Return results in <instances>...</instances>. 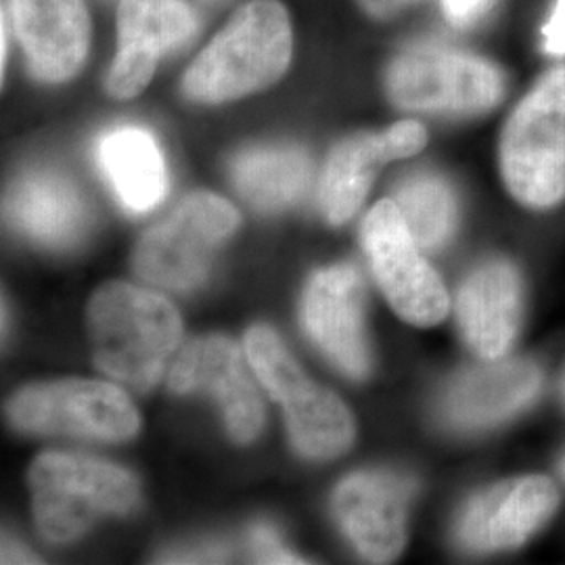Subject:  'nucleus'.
Wrapping results in <instances>:
<instances>
[{"mask_svg": "<svg viewBox=\"0 0 565 565\" xmlns=\"http://www.w3.org/2000/svg\"><path fill=\"white\" fill-rule=\"evenodd\" d=\"M88 324L95 363L111 380L147 392L181 345L177 308L160 294L128 282H107L93 296Z\"/></svg>", "mask_w": 565, "mask_h": 565, "instance_id": "nucleus-1", "label": "nucleus"}, {"mask_svg": "<svg viewBox=\"0 0 565 565\" xmlns=\"http://www.w3.org/2000/svg\"><path fill=\"white\" fill-rule=\"evenodd\" d=\"M499 172L507 193L527 210L565 202V63L532 82L507 116Z\"/></svg>", "mask_w": 565, "mask_h": 565, "instance_id": "nucleus-2", "label": "nucleus"}, {"mask_svg": "<svg viewBox=\"0 0 565 565\" xmlns=\"http://www.w3.org/2000/svg\"><path fill=\"white\" fill-rule=\"evenodd\" d=\"M291 61V25L279 0H252L224 25L184 74V93L224 103L281 78Z\"/></svg>", "mask_w": 565, "mask_h": 565, "instance_id": "nucleus-3", "label": "nucleus"}, {"mask_svg": "<svg viewBox=\"0 0 565 565\" xmlns=\"http://www.w3.org/2000/svg\"><path fill=\"white\" fill-rule=\"evenodd\" d=\"M36 527L49 543L63 545L107 515H126L139 503L137 478L102 459L44 452L30 469Z\"/></svg>", "mask_w": 565, "mask_h": 565, "instance_id": "nucleus-4", "label": "nucleus"}, {"mask_svg": "<svg viewBox=\"0 0 565 565\" xmlns=\"http://www.w3.org/2000/svg\"><path fill=\"white\" fill-rule=\"evenodd\" d=\"M385 93L403 111L484 116L507 95L505 72L482 55L448 46H411L385 72Z\"/></svg>", "mask_w": 565, "mask_h": 565, "instance_id": "nucleus-5", "label": "nucleus"}, {"mask_svg": "<svg viewBox=\"0 0 565 565\" xmlns=\"http://www.w3.org/2000/svg\"><path fill=\"white\" fill-rule=\"evenodd\" d=\"M239 226L237 210L212 193H195L158 226L145 233L135 252L139 277L170 291L202 285L212 252Z\"/></svg>", "mask_w": 565, "mask_h": 565, "instance_id": "nucleus-6", "label": "nucleus"}, {"mask_svg": "<svg viewBox=\"0 0 565 565\" xmlns=\"http://www.w3.org/2000/svg\"><path fill=\"white\" fill-rule=\"evenodd\" d=\"M363 245L385 300L406 323L434 327L450 310L445 282L422 256L394 200L371 207L363 223Z\"/></svg>", "mask_w": 565, "mask_h": 565, "instance_id": "nucleus-7", "label": "nucleus"}, {"mask_svg": "<svg viewBox=\"0 0 565 565\" xmlns=\"http://www.w3.org/2000/svg\"><path fill=\"white\" fill-rule=\"evenodd\" d=\"M9 417L23 431L103 443L128 440L141 425L135 404L120 387L90 380L30 385L9 404Z\"/></svg>", "mask_w": 565, "mask_h": 565, "instance_id": "nucleus-8", "label": "nucleus"}, {"mask_svg": "<svg viewBox=\"0 0 565 565\" xmlns=\"http://www.w3.org/2000/svg\"><path fill=\"white\" fill-rule=\"evenodd\" d=\"M168 385L177 394H212L235 443L247 445L260 436L263 398L247 375L237 343L228 338L207 335L186 343L170 366Z\"/></svg>", "mask_w": 565, "mask_h": 565, "instance_id": "nucleus-9", "label": "nucleus"}, {"mask_svg": "<svg viewBox=\"0 0 565 565\" xmlns=\"http://www.w3.org/2000/svg\"><path fill=\"white\" fill-rule=\"evenodd\" d=\"M559 490L546 476H524L476 494L457 522L467 553H497L524 545L555 515Z\"/></svg>", "mask_w": 565, "mask_h": 565, "instance_id": "nucleus-10", "label": "nucleus"}, {"mask_svg": "<svg viewBox=\"0 0 565 565\" xmlns=\"http://www.w3.org/2000/svg\"><path fill=\"white\" fill-rule=\"evenodd\" d=\"M303 329L324 356L348 377L363 380L371 371L364 333V287L350 264L319 270L306 289Z\"/></svg>", "mask_w": 565, "mask_h": 565, "instance_id": "nucleus-11", "label": "nucleus"}, {"mask_svg": "<svg viewBox=\"0 0 565 565\" xmlns=\"http://www.w3.org/2000/svg\"><path fill=\"white\" fill-rule=\"evenodd\" d=\"M413 482L392 471H356L338 486L333 513L366 562L390 564L406 543Z\"/></svg>", "mask_w": 565, "mask_h": 565, "instance_id": "nucleus-12", "label": "nucleus"}, {"mask_svg": "<svg viewBox=\"0 0 565 565\" xmlns=\"http://www.w3.org/2000/svg\"><path fill=\"white\" fill-rule=\"evenodd\" d=\"M195 13L182 0H121L118 55L105 88L116 99H132L149 84L158 60L195 32Z\"/></svg>", "mask_w": 565, "mask_h": 565, "instance_id": "nucleus-13", "label": "nucleus"}, {"mask_svg": "<svg viewBox=\"0 0 565 565\" xmlns=\"http://www.w3.org/2000/svg\"><path fill=\"white\" fill-rule=\"evenodd\" d=\"M525 287L507 258L480 264L459 287L455 315L469 350L480 361L505 359L524 323Z\"/></svg>", "mask_w": 565, "mask_h": 565, "instance_id": "nucleus-14", "label": "nucleus"}, {"mask_svg": "<svg viewBox=\"0 0 565 565\" xmlns=\"http://www.w3.org/2000/svg\"><path fill=\"white\" fill-rule=\"evenodd\" d=\"M427 145L422 121L403 120L382 132H361L340 142L324 168L321 207L331 224L348 223L363 205L377 170L417 156Z\"/></svg>", "mask_w": 565, "mask_h": 565, "instance_id": "nucleus-15", "label": "nucleus"}, {"mask_svg": "<svg viewBox=\"0 0 565 565\" xmlns=\"http://www.w3.org/2000/svg\"><path fill=\"white\" fill-rule=\"evenodd\" d=\"M543 385L541 369L525 359H499L461 371L446 387L440 413L455 429L476 431L524 411Z\"/></svg>", "mask_w": 565, "mask_h": 565, "instance_id": "nucleus-16", "label": "nucleus"}, {"mask_svg": "<svg viewBox=\"0 0 565 565\" xmlns=\"http://www.w3.org/2000/svg\"><path fill=\"white\" fill-rule=\"evenodd\" d=\"M9 20L30 72L44 82L78 74L90 44V21L82 0H11Z\"/></svg>", "mask_w": 565, "mask_h": 565, "instance_id": "nucleus-17", "label": "nucleus"}, {"mask_svg": "<svg viewBox=\"0 0 565 565\" xmlns=\"http://www.w3.org/2000/svg\"><path fill=\"white\" fill-rule=\"evenodd\" d=\"M7 216L34 242L63 247L76 242L84 226V205L76 186L57 172H30L7 200Z\"/></svg>", "mask_w": 565, "mask_h": 565, "instance_id": "nucleus-18", "label": "nucleus"}, {"mask_svg": "<svg viewBox=\"0 0 565 565\" xmlns=\"http://www.w3.org/2000/svg\"><path fill=\"white\" fill-rule=\"evenodd\" d=\"M277 403L294 446L310 459H333L354 443V419L348 406L329 390L300 377Z\"/></svg>", "mask_w": 565, "mask_h": 565, "instance_id": "nucleus-19", "label": "nucleus"}, {"mask_svg": "<svg viewBox=\"0 0 565 565\" xmlns=\"http://www.w3.org/2000/svg\"><path fill=\"white\" fill-rule=\"evenodd\" d=\"M99 162L130 212H149L166 195V166L156 139L137 126L116 128L99 142Z\"/></svg>", "mask_w": 565, "mask_h": 565, "instance_id": "nucleus-20", "label": "nucleus"}, {"mask_svg": "<svg viewBox=\"0 0 565 565\" xmlns=\"http://www.w3.org/2000/svg\"><path fill=\"white\" fill-rule=\"evenodd\" d=\"M312 166L296 147H258L235 158L231 174L237 191L256 210L277 212L298 202Z\"/></svg>", "mask_w": 565, "mask_h": 565, "instance_id": "nucleus-21", "label": "nucleus"}, {"mask_svg": "<svg viewBox=\"0 0 565 565\" xmlns=\"http://www.w3.org/2000/svg\"><path fill=\"white\" fill-rule=\"evenodd\" d=\"M394 202L413 239L425 252H436L455 235L459 205L450 184L429 172H419L398 184Z\"/></svg>", "mask_w": 565, "mask_h": 565, "instance_id": "nucleus-22", "label": "nucleus"}, {"mask_svg": "<svg viewBox=\"0 0 565 565\" xmlns=\"http://www.w3.org/2000/svg\"><path fill=\"white\" fill-rule=\"evenodd\" d=\"M245 356L258 382L273 401H279L289 385L303 377V371L287 352L279 335L264 327H252L245 335Z\"/></svg>", "mask_w": 565, "mask_h": 565, "instance_id": "nucleus-23", "label": "nucleus"}, {"mask_svg": "<svg viewBox=\"0 0 565 565\" xmlns=\"http://www.w3.org/2000/svg\"><path fill=\"white\" fill-rule=\"evenodd\" d=\"M249 546L256 562L260 564H306L303 559L296 557L281 545L279 534L275 532L273 525H254L249 530Z\"/></svg>", "mask_w": 565, "mask_h": 565, "instance_id": "nucleus-24", "label": "nucleus"}, {"mask_svg": "<svg viewBox=\"0 0 565 565\" xmlns=\"http://www.w3.org/2000/svg\"><path fill=\"white\" fill-rule=\"evenodd\" d=\"M545 51L553 57H565V0H555L551 18L543 28Z\"/></svg>", "mask_w": 565, "mask_h": 565, "instance_id": "nucleus-25", "label": "nucleus"}, {"mask_svg": "<svg viewBox=\"0 0 565 565\" xmlns=\"http://www.w3.org/2000/svg\"><path fill=\"white\" fill-rule=\"evenodd\" d=\"M494 0H443L445 15L455 25H469L480 20Z\"/></svg>", "mask_w": 565, "mask_h": 565, "instance_id": "nucleus-26", "label": "nucleus"}, {"mask_svg": "<svg viewBox=\"0 0 565 565\" xmlns=\"http://www.w3.org/2000/svg\"><path fill=\"white\" fill-rule=\"evenodd\" d=\"M417 2H422V0H359L364 13L375 20H390V18L398 15L406 7L417 4Z\"/></svg>", "mask_w": 565, "mask_h": 565, "instance_id": "nucleus-27", "label": "nucleus"}, {"mask_svg": "<svg viewBox=\"0 0 565 565\" xmlns=\"http://www.w3.org/2000/svg\"><path fill=\"white\" fill-rule=\"evenodd\" d=\"M2 564H15V562H34V559H30V555L25 553V548H20V546L13 545V543H4V551H2Z\"/></svg>", "mask_w": 565, "mask_h": 565, "instance_id": "nucleus-28", "label": "nucleus"}, {"mask_svg": "<svg viewBox=\"0 0 565 565\" xmlns=\"http://www.w3.org/2000/svg\"><path fill=\"white\" fill-rule=\"evenodd\" d=\"M9 13L4 11L2 13V51H0V55H2V67H4V63H7V55H9V49H7V42H9Z\"/></svg>", "mask_w": 565, "mask_h": 565, "instance_id": "nucleus-29", "label": "nucleus"}, {"mask_svg": "<svg viewBox=\"0 0 565 565\" xmlns=\"http://www.w3.org/2000/svg\"><path fill=\"white\" fill-rule=\"evenodd\" d=\"M562 394H564V398H565V375H564V382H562Z\"/></svg>", "mask_w": 565, "mask_h": 565, "instance_id": "nucleus-30", "label": "nucleus"}]
</instances>
